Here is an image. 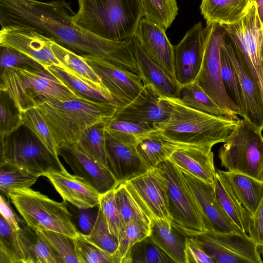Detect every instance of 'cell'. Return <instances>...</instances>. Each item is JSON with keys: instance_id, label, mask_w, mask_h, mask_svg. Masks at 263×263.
Listing matches in <instances>:
<instances>
[{"instance_id": "11", "label": "cell", "mask_w": 263, "mask_h": 263, "mask_svg": "<svg viewBox=\"0 0 263 263\" xmlns=\"http://www.w3.org/2000/svg\"><path fill=\"white\" fill-rule=\"evenodd\" d=\"M0 163L8 162L43 176L50 171L66 170L33 134L0 138Z\"/></svg>"}, {"instance_id": "26", "label": "cell", "mask_w": 263, "mask_h": 263, "mask_svg": "<svg viewBox=\"0 0 263 263\" xmlns=\"http://www.w3.org/2000/svg\"><path fill=\"white\" fill-rule=\"evenodd\" d=\"M216 173L252 216L263 198V180L238 172L218 170Z\"/></svg>"}, {"instance_id": "5", "label": "cell", "mask_w": 263, "mask_h": 263, "mask_svg": "<svg viewBox=\"0 0 263 263\" xmlns=\"http://www.w3.org/2000/svg\"><path fill=\"white\" fill-rule=\"evenodd\" d=\"M0 90L6 92L21 112L47 100L66 101L84 97L47 70L13 67L3 70Z\"/></svg>"}, {"instance_id": "7", "label": "cell", "mask_w": 263, "mask_h": 263, "mask_svg": "<svg viewBox=\"0 0 263 263\" xmlns=\"http://www.w3.org/2000/svg\"><path fill=\"white\" fill-rule=\"evenodd\" d=\"M155 168L166 185L172 226L187 236L208 231L202 210L182 171L168 159Z\"/></svg>"}, {"instance_id": "56", "label": "cell", "mask_w": 263, "mask_h": 263, "mask_svg": "<svg viewBox=\"0 0 263 263\" xmlns=\"http://www.w3.org/2000/svg\"><path fill=\"white\" fill-rule=\"evenodd\" d=\"M258 249L260 254L263 256V245L258 246Z\"/></svg>"}, {"instance_id": "3", "label": "cell", "mask_w": 263, "mask_h": 263, "mask_svg": "<svg viewBox=\"0 0 263 263\" xmlns=\"http://www.w3.org/2000/svg\"><path fill=\"white\" fill-rule=\"evenodd\" d=\"M164 98L170 116L153 126L165 139L183 145L213 147L224 143L240 119L205 114L184 106L177 99Z\"/></svg>"}, {"instance_id": "23", "label": "cell", "mask_w": 263, "mask_h": 263, "mask_svg": "<svg viewBox=\"0 0 263 263\" xmlns=\"http://www.w3.org/2000/svg\"><path fill=\"white\" fill-rule=\"evenodd\" d=\"M105 140L108 167L119 183L149 170L140 158L136 147L125 144L106 132Z\"/></svg>"}, {"instance_id": "33", "label": "cell", "mask_w": 263, "mask_h": 263, "mask_svg": "<svg viewBox=\"0 0 263 263\" xmlns=\"http://www.w3.org/2000/svg\"><path fill=\"white\" fill-rule=\"evenodd\" d=\"M106 123H99L87 128L74 146L92 160L108 169L105 140Z\"/></svg>"}, {"instance_id": "17", "label": "cell", "mask_w": 263, "mask_h": 263, "mask_svg": "<svg viewBox=\"0 0 263 263\" xmlns=\"http://www.w3.org/2000/svg\"><path fill=\"white\" fill-rule=\"evenodd\" d=\"M170 107L167 101L150 85H144L138 95L127 105L118 107L113 118L154 125L167 119Z\"/></svg>"}, {"instance_id": "13", "label": "cell", "mask_w": 263, "mask_h": 263, "mask_svg": "<svg viewBox=\"0 0 263 263\" xmlns=\"http://www.w3.org/2000/svg\"><path fill=\"white\" fill-rule=\"evenodd\" d=\"M53 39L24 25L1 26L0 47L16 50L41 65L45 69L50 66L64 67L54 56L51 44Z\"/></svg>"}, {"instance_id": "45", "label": "cell", "mask_w": 263, "mask_h": 263, "mask_svg": "<svg viewBox=\"0 0 263 263\" xmlns=\"http://www.w3.org/2000/svg\"><path fill=\"white\" fill-rule=\"evenodd\" d=\"M23 125L22 113L8 95L0 90V138L10 136Z\"/></svg>"}, {"instance_id": "1", "label": "cell", "mask_w": 263, "mask_h": 263, "mask_svg": "<svg viewBox=\"0 0 263 263\" xmlns=\"http://www.w3.org/2000/svg\"><path fill=\"white\" fill-rule=\"evenodd\" d=\"M72 11L64 0L48 2L36 0H0V24L24 25L35 29L83 55L100 58L138 74L133 37L116 42L104 39L78 26Z\"/></svg>"}, {"instance_id": "41", "label": "cell", "mask_w": 263, "mask_h": 263, "mask_svg": "<svg viewBox=\"0 0 263 263\" xmlns=\"http://www.w3.org/2000/svg\"><path fill=\"white\" fill-rule=\"evenodd\" d=\"M143 17L157 23L166 30L178 11L176 0H141Z\"/></svg>"}, {"instance_id": "16", "label": "cell", "mask_w": 263, "mask_h": 263, "mask_svg": "<svg viewBox=\"0 0 263 263\" xmlns=\"http://www.w3.org/2000/svg\"><path fill=\"white\" fill-rule=\"evenodd\" d=\"M204 49V28L202 23L198 22L174 46L175 77L181 86L195 81L201 66Z\"/></svg>"}, {"instance_id": "50", "label": "cell", "mask_w": 263, "mask_h": 263, "mask_svg": "<svg viewBox=\"0 0 263 263\" xmlns=\"http://www.w3.org/2000/svg\"><path fill=\"white\" fill-rule=\"evenodd\" d=\"M0 66L3 70L13 67L45 70L35 61L16 50L6 47H1Z\"/></svg>"}, {"instance_id": "51", "label": "cell", "mask_w": 263, "mask_h": 263, "mask_svg": "<svg viewBox=\"0 0 263 263\" xmlns=\"http://www.w3.org/2000/svg\"><path fill=\"white\" fill-rule=\"evenodd\" d=\"M67 205L73 215L76 227L78 226L80 232L85 235L89 234L95 223L98 209L97 211L93 210V208H78L71 204L70 205L67 202Z\"/></svg>"}, {"instance_id": "14", "label": "cell", "mask_w": 263, "mask_h": 263, "mask_svg": "<svg viewBox=\"0 0 263 263\" xmlns=\"http://www.w3.org/2000/svg\"><path fill=\"white\" fill-rule=\"evenodd\" d=\"M147 215L172 225L166 184L156 168L124 182Z\"/></svg>"}, {"instance_id": "18", "label": "cell", "mask_w": 263, "mask_h": 263, "mask_svg": "<svg viewBox=\"0 0 263 263\" xmlns=\"http://www.w3.org/2000/svg\"><path fill=\"white\" fill-rule=\"evenodd\" d=\"M222 45L236 71L243 97L245 119L263 130V99L257 84L232 41L225 32Z\"/></svg>"}, {"instance_id": "38", "label": "cell", "mask_w": 263, "mask_h": 263, "mask_svg": "<svg viewBox=\"0 0 263 263\" xmlns=\"http://www.w3.org/2000/svg\"><path fill=\"white\" fill-rule=\"evenodd\" d=\"M220 70L226 90L232 101L238 108L239 116L244 118L245 105L239 81L222 42L220 48Z\"/></svg>"}, {"instance_id": "34", "label": "cell", "mask_w": 263, "mask_h": 263, "mask_svg": "<svg viewBox=\"0 0 263 263\" xmlns=\"http://www.w3.org/2000/svg\"><path fill=\"white\" fill-rule=\"evenodd\" d=\"M214 185L216 198L234 224L248 235L251 215L216 174Z\"/></svg>"}, {"instance_id": "43", "label": "cell", "mask_w": 263, "mask_h": 263, "mask_svg": "<svg viewBox=\"0 0 263 263\" xmlns=\"http://www.w3.org/2000/svg\"><path fill=\"white\" fill-rule=\"evenodd\" d=\"M120 214L125 224L134 219H140L151 224V219L132 195L124 182L115 189Z\"/></svg>"}, {"instance_id": "6", "label": "cell", "mask_w": 263, "mask_h": 263, "mask_svg": "<svg viewBox=\"0 0 263 263\" xmlns=\"http://www.w3.org/2000/svg\"><path fill=\"white\" fill-rule=\"evenodd\" d=\"M7 197L32 229L54 231L72 238L80 235L67 201H55L30 188L13 191Z\"/></svg>"}, {"instance_id": "28", "label": "cell", "mask_w": 263, "mask_h": 263, "mask_svg": "<svg viewBox=\"0 0 263 263\" xmlns=\"http://www.w3.org/2000/svg\"><path fill=\"white\" fill-rule=\"evenodd\" d=\"M251 0H201L200 10L206 24H234L248 11Z\"/></svg>"}, {"instance_id": "42", "label": "cell", "mask_w": 263, "mask_h": 263, "mask_svg": "<svg viewBox=\"0 0 263 263\" xmlns=\"http://www.w3.org/2000/svg\"><path fill=\"white\" fill-rule=\"evenodd\" d=\"M0 263H24L17 231L1 215Z\"/></svg>"}, {"instance_id": "48", "label": "cell", "mask_w": 263, "mask_h": 263, "mask_svg": "<svg viewBox=\"0 0 263 263\" xmlns=\"http://www.w3.org/2000/svg\"><path fill=\"white\" fill-rule=\"evenodd\" d=\"M73 239L79 263H117L114 255L88 241L82 233Z\"/></svg>"}, {"instance_id": "35", "label": "cell", "mask_w": 263, "mask_h": 263, "mask_svg": "<svg viewBox=\"0 0 263 263\" xmlns=\"http://www.w3.org/2000/svg\"><path fill=\"white\" fill-rule=\"evenodd\" d=\"M155 129L153 125L145 123H135L111 119L106 124L105 131L119 141L132 146L137 145Z\"/></svg>"}, {"instance_id": "12", "label": "cell", "mask_w": 263, "mask_h": 263, "mask_svg": "<svg viewBox=\"0 0 263 263\" xmlns=\"http://www.w3.org/2000/svg\"><path fill=\"white\" fill-rule=\"evenodd\" d=\"M194 236L214 263H262L258 246L246 234L208 230Z\"/></svg>"}, {"instance_id": "32", "label": "cell", "mask_w": 263, "mask_h": 263, "mask_svg": "<svg viewBox=\"0 0 263 263\" xmlns=\"http://www.w3.org/2000/svg\"><path fill=\"white\" fill-rule=\"evenodd\" d=\"M184 106L202 112L215 116L239 120L237 115L222 109L215 103L194 82L181 86L180 97L177 99Z\"/></svg>"}, {"instance_id": "40", "label": "cell", "mask_w": 263, "mask_h": 263, "mask_svg": "<svg viewBox=\"0 0 263 263\" xmlns=\"http://www.w3.org/2000/svg\"><path fill=\"white\" fill-rule=\"evenodd\" d=\"M24 125L51 152L59 158V147L53 134L44 117L37 107L21 112Z\"/></svg>"}, {"instance_id": "55", "label": "cell", "mask_w": 263, "mask_h": 263, "mask_svg": "<svg viewBox=\"0 0 263 263\" xmlns=\"http://www.w3.org/2000/svg\"><path fill=\"white\" fill-rule=\"evenodd\" d=\"M254 2L256 5L259 17L263 26V0H255Z\"/></svg>"}, {"instance_id": "2", "label": "cell", "mask_w": 263, "mask_h": 263, "mask_svg": "<svg viewBox=\"0 0 263 263\" xmlns=\"http://www.w3.org/2000/svg\"><path fill=\"white\" fill-rule=\"evenodd\" d=\"M118 107L115 103L85 97L63 101L47 100L37 107L51 128L59 149L74 146L87 128L109 121Z\"/></svg>"}, {"instance_id": "30", "label": "cell", "mask_w": 263, "mask_h": 263, "mask_svg": "<svg viewBox=\"0 0 263 263\" xmlns=\"http://www.w3.org/2000/svg\"><path fill=\"white\" fill-rule=\"evenodd\" d=\"M46 70L79 95L95 101L117 105L110 92L104 85L95 84L76 74L67 68L58 66H50Z\"/></svg>"}, {"instance_id": "52", "label": "cell", "mask_w": 263, "mask_h": 263, "mask_svg": "<svg viewBox=\"0 0 263 263\" xmlns=\"http://www.w3.org/2000/svg\"><path fill=\"white\" fill-rule=\"evenodd\" d=\"M185 263H214L194 236H185Z\"/></svg>"}, {"instance_id": "25", "label": "cell", "mask_w": 263, "mask_h": 263, "mask_svg": "<svg viewBox=\"0 0 263 263\" xmlns=\"http://www.w3.org/2000/svg\"><path fill=\"white\" fill-rule=\"evenodd\" d=\"M133 43L139 75L143 85H152L161 97L179 99L181 86L147 56L135 36Z\"/></svg>"}, {"instance_id": "29", "label": "cell", "mask_w": 263, "mask_h": 263, "mask_svg": "<svg viewBox=\"0 0 263 263\" xmlns=\"http://www.w3.org/2000/svg\"><path fill=\"white\" fill-rule=\"evenodd\" d=\"M150 230V237L174 262L185 263V235L160 219H152Z\"/></svg>"}, {"instance_id": "46", "label": "cell", "mask_w": 263, "mask_h": 263, "mask_svg": "<svg viewBox=\"0 0 263 263\" xmlns=\"http://www.w3.org/2000/svg\"><path fill=\"white\" fill-rule=\"evenodd\" d=\"M116 188L100 194L99 206L101 209L110 233L119 240L125 229L116 195Z\"/></svg>"}, {"instance_id": "36", "label": "cell", "mask_w": 263, "mask_h": 263, "mask_svg": "<svg viewBox=\"0 0 263 263\" xmlns=\"http://www.w3.org/2000/svg\"><path fill=\"white\" fill-rule=\"evenodd\" d=\"M41 177L31 171L8 163H0L1 194L7 197L13 191L30 188Z\"/></svg>"}, {"instance_id": "53", "label": "cell", "mask_w": 263, "mask_h": 263, "mask_svg": "<svg viewBox=\"0 0 263 263\" xmlns=\"http://www.w3.org/2000/svg\"><path fill=\"white\" fill-rule=\"evenodd\" d=\"M248 235L258 246L263 245V198L251 216Z\"/></svg>"}, {"instance_id": "58", "label": "cell", "mask_w": 263, "mask_h": 263, "mask_svg": "<svg viewBox=\"0 0 263 263\" xmlns=\"http://www.w3.org/2000/svg\"><path fill=\"white\" fill-rule=\"evenodd\" d=\"M252 2H254L255 0H251Z\"/></svg>"}, {"instance_id": "21", "label": "cell", "mask_w": 263, "mask_h": 263, "mask_svg": "<svg viewBox=\"0 0 263 263\" xmlns=\"http://www.w3.org/2000/svg\"><path fill=\"white\" fill-rule=\"evenodd\" d=\"M59 154L75 175L84 179L100 194L116 188L120 184L108 168L92 160L74 146L60 148Z\"/></svg>"}, {"instance_id": "47", "label": "cell", "mask_w": 263, "mask_h": 263, "mask_svg": "<svg viewBox=\"0 0 263 263\" xmlns=\"http://www.w3.org/2000/svg\"><path fill=\"white\" fill-rule=\"evenodd\" d=\"M83 235L88 241L104 251L115 255L119 246V240L117 237L110 233L105 218L99 205L97 219L91 231L87 235Z\"/></svg>"}, {"instance_id": "15", "label": "cell", "mask_w": 263, "mask_h": 263, "mask_svg": "<svg viewBox=\"0 0 263 263\" xmlns=\"http://www.w3.org/2000/svg\"><path fill=\"white\" fill-rule=\"evenodd\" d=\"M82 56L100 78L118 107L130 103L142 89L144 85L138 74L121 68L99 57Z\"/></svg>"}, {"instance_id": "37", "label": "cell", "mask_w": 263, "mask_h": 263, "mask_svg": "<svg viewBox=\"0 0 263 263\" xmlns=\"http://www.w3.org/2000/svg\"><path fill=\"white\" fill-rule=\"evenodd\" d=\"M51 48L55 58L65 68L95 84L103 85L100 78L82 55L76 54L54 40Z\"/></svg>"}, {"instance_id": "24", "label": "cell", "mask_w": 263, "mask_h": 263, "mask_svg": "<svg viewBox=\"0 0 263 263\" xmlns=\"http://www.w3.org/2000/svg\"><path fill=\"white\" fill-rule=\"evenodd\" d=\"M212 148L183 145L177 148L168 159L181 170L205 182L213 184L216 171Z\"/></svg>"}, {"instance_id": "39", "label": "cell", "mask_w": 263, "mask_h": 263, "mask_svg": "<svg viewBox=\"0 0 263 263\" xmlns=\"http://www.w3.org/2000/svg\"><path fill=\"white\" fill-rule=\"evenodd\" d=\"M150 231V224L141 220L134 219L127 222L115 255L117 263H129L132 247L137 242L148 236Z\"/></svg>"}, {"instance_id": "31", "label": "cell", "mask_w": 263, "mask_h": 263, "mask_svg": "<svg viewBox=\"0 0 263 263\" xmlns=\"http://www.w3.org/2000/svg\"><path fill=\"white\" fill-rule=\"evenodd\" d=\"M183 145L165 139L155 129L137 145L136 149L144 164L151 169L169 159Z\"/></svg>"}, {"instance_id": "9", "label": "cell", "mask_w": 263, "mask_h": 263, "mask_svg": "<svg viewBox=\"0 0 263 263\" xmlns=\"http://www.w3.org/2000/svg\"><path fill=\"white\" fill-rule=\"evenodd\" d=\"M225 32L223 27L218 24H206L204 28L203 58L195 81L220 107L239 115L238 109L229 97L221 76L220 48Z\"/></svg>"}, {"instance_id": "4", "label": "cell", "mask_w": 263, "mask_h": 263, "mask_svg": "<svg viewBox=\"0 0 263 263\" xmlns=\"http://www.w3.org/2000/svg\"><path fill=\"white\" fill-rule=\"evenodd\" d=\"M72 18L101 38L116 42L133 39L143 12L141 0H78Z\"/></svg>"}, {"instance_id": "49", "label": "cell", "mask_w": 263, "mask_h": 263, "mask_svg": "<svg viewBox=\"0 0 263 263\" xmlns=\"http://www.w3.org/2000/svg\"><path fill=\"white\" fill-rule=\"evenodd\" d=\"M39 231L60 256L63 263H79L73 238L65 234L54 231Z\"/></svg>"}, {"instance_id": "27", "label": "cell", "mask_w": 263, "mask_h": 263, "mask_svg": "<svg viewBox=\"0 0 263 263\" xmlns=\"http://www.w3.org/2000/svg\"><path fill=\"white\" fill-rule=\"evenodd\" d=\"M17 233L24 263H63L39 231L24 224Z\"/></svg>"}, {"instance_id": "22", "label": "cell", "mask_w": 263, "mask_h": 263, "mask_svg": "<svg viewBox=\"0 0 263 263\" xmlns=\"http://www.w3.org/2000/svg\"><path fill=\"white\" fill-rule=\"evenodd\" d=\"M43 176L50 181L63 200L81 209L92 208L99 205L100 194L76 175L64 171H50Z\"/></svg>"}, {"instance_id": "44", "label": "cell", "mask_w": 263, "mask_h": 263, "mask_svg": "<svg viewBox=\"0 0 263 263\" xmlns=\"http://www.w3.org/2000/svg\"><path fill=\"white\" fill-rule=\"evenodd\" d=\"M174 262L149 236L137 242L132 247L129 254V263Z\"/></svg>"}, {"instance_id": "8", "label": "cell", "mask_w": 263, "mask_h": 263, "mask_svg": "<svg viewBox=\"0 0 263 263\" xmlns=\"http://www.w3.org/2000/svg\"><path fill=\"white\" fill-rule=\"evenodd\" d=\"M221 165L263 180V136L245 118L239 119L218 151Z\"/></svg>"}, {"instance_id": "57", "label": "cell", "mask_w": 263, "mask_h": 263, "mask_svg": "<svg viewBox=\"0 0 263 263\" xmlns=\"http://www.w3.org/2000/svg\"><path fill=\"white\" fill-rule=\"evenodd\" d=\"M263 27V26H262ZM262 68L263 72V39H262Z\"/></svg>"}, {"instance_id": "19", "label": "cell", "mask_w": 263, "mask_h": 263, "mask_svg": "<svg viewBox=\"0 0 263 263\" xmlns=\"http://www.w3.org/2000/svg\"><path fill=\"white\" fill-rule=\"evenodd\" d=\"M165 31L166 30L159 25L142 17L134 36L147 56L176 80L174 65V46L168 40Z\"/></svg>"}, {"instance_id": "20", "label": "cell", "mask_w": 263, "mask_h": 263, "mask_svg": "<svg viewBox=\"0 0 263 263\" xmlns=\"http://www.w3.org/2000/svg\"><path fill=\"white\" fill-rule=\"evenodd\" d=\"M182 172L200 205L208 230L245 234L234 224L219 203L214 183L205 182L186 172Z\"/></svg>"}, {"instance_id": "54", "label": "cell", "mask_w": 263, "mask_h": 263, "mask_svg": "<svg viewBox=\"0 0 263 263\" xmlns=\"http://www.w3.org/2000/svg\"><path fill=\"white\" fill-rule=\"evenodd\" d=\"M0 212L4 218L7 221L10 227L15 231H19L22 226L23 221L13 211L9 202L1 194L0 196Z\"/></svg>"}, {"instance_id": "10", "label": "cell", "mask_w": 263, "mask_h": 263, "mask_svg": "<svg viewBox=\"0 0 263 263\" xmlns=\"http://www.w3.org/2000/svg\"><path fill=\"white\" fill-rule=\"evenodd\" d=\"M222 26L244 61L263 99V27L255 2L238 21Z\"/></svg>"}]
</instances>
